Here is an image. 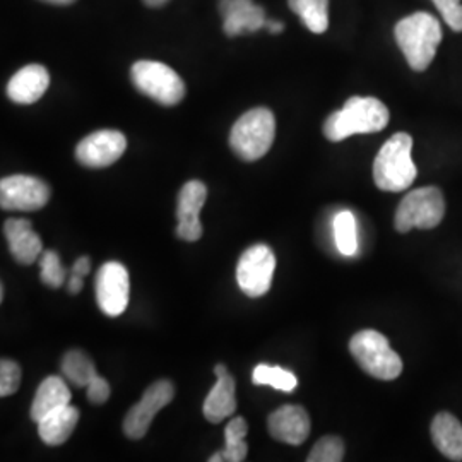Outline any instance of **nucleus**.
I'll list each match as a JSON object with an SVG mask.
<instances>
[{"instance_id": "nucleus-1", "label": "nucleus", "mask_w": 462, "mask_h": 462, "mask_svg": "<svg viewBox=\"0 0 462 462\" xmlns=\"http://www.w3.org/2000/svg\"><path fill=\"white\" fill-rule=\"evenodd\" d=\"M389 110L377 98L351 97L345 106L328 116L324 135L332 143H341L356 134L380 133L389 124Z\"/></svg>"}, {"instance_id": "nucleus-2", "label": "nucleus", "mask_w": 462, "mask_h": 462, "mask_svg": "<svg viewBox=\"0 0 462 462\" xmlns=\"http://www.w3.org/2000/svg\"><path fill=\"white\" fill-rule=\"evenodd\" d=\"M394 36L410 67L416 72H423L437 55L442 42V28L433 14L414 13L397 23Z\"/></svg>"}, {"instance_id": "nucleus-3", "label": "nucleus", "mask_w": 462, "mask_h": 462, "mask_svg": "<svg viewBox=\"0 0 462 462\" xmlns=\"http://www.w3.org/2000/svg\"><path fill=\"white\" fill-rule=\"evenodd\" d=\"M413 137L397 133L385 141L374 162V180L383 192H404L413 185L418 170L411 158Z\"/></svg>"}, {"instance_id": "nucleus-4", "label": "nucleus", "mask_w": 462, "mask_h": 462, "mask_svg": "<svg viewBox=\"0 0 462 462\" xmlns=\"http://www.w3.org/2000/svg\"><path fill=\"white\" fill-rule=\"evenodd\" d=\"M276 120L271 110L254 108L240 116L230 133L233 152L244 162L261 160L274 143Z\"/></svg>"}, {"instance_id": "nucleus-5", "label": "nucleus", "mask_w": 462, "mask_h": 462, "mask_svg": "<svg viewBox=\"0 0 462 462\" xmlns=\"http://www.w3.org/2000/svg\"><path fill=\"white\" fill-rule=\"evenodd\" d=\"M349 351L365 374L379 380H396L402 372V360L391 347L389 339L377 330L356 332L349 341Z\"/></svg>"}, {"instance_id": "nucleus-6", "label": "nucleus", "mask_w": 462, "mask_h": 462, "mask_svg": "<svg viewBox=\"0 0 462 462\" xmlns=\"http://www.w3.org/2000/svg\"><path fill=\"white\" fill-rule=\"evenodd\" d=\"M446 215V199L437 187H421L410 192L397 206L394 226L399 233L413 228L430 230L442 223Z\"/></svg>"}, {"instance_id": "nucleus-7", "label": "nucleus", "mask_w": 462, "mask_h": 462, "mask_svg": "<svg viewBox=\"0 0 462 462\" xmlns=\"http://www.w3.org/2000/svg\"><path fill=\"white\" fill-rule=\"evenodd\" d=\"M133 83L143 95L154 99L160 105L173 106L185 97V83L182 78L162 62L139 60L131 69Z\"/></svg>"}, {"instance_id": "nucleus-8", "label": "nucleus", "mask_w": 462, "mask_h": 462, "mask_svg": "<svg viewBox=\"0 0 462 462\" xmlns=\"http://www.w3.org/2000/svg\"><path fill=\"white\" fill-rule=\"evenodd\" d=\"M276 257L267 245L247 248L236 264V282L250 298H259L271 290Z\"/></svg>"}, {"instance_id": "nucleus-9", "label": "nucleus", "mask_w": 462, "mask_h": 462, "mask_svg": "<svg viewBox=\"0 0 462 462\" xmlns=\"http://www.w3.org/2000/svg\"><path fill=\"white\" fill-rule=\"evenodd\" d=\"M49 200V185L36 177L13 175L0 182V206L5 211H40Z\"/></svg>"}, {"instance_id": "nucleus-10", "label": "nucleus", "mask_w": 462, "mask_h": 462, "mask_svg": "<svg viewBox=\"0 0 462 462\" xmlns=\"http://www.w3.org/2000/svg\"><path fill=\"white\" fill-rule=\"evenodd\" d=\"M175 396V387L170 380H158L151 383L141 401L129 410L124 420V431L129 439L139 440L148 433L154 414L163 410Z\"/></svg>"}, {"instance_id": "nucleus-11", "label": "nucleus", "mask_w": 462, "mask_h": 462, "mask_svg": "<svg viewBox=\"0 0 462 462\" xmlns=\"http://www.w3.org/2000/svg\"><path fill=\"white\" fill-rule=\"evenodd\" d=\"M129 271L120 263H106L97 274V300L99 310L108 317L124 314L129 305Z\"/></svg>"}, {"instance_id": "nucleus-12", "label": "nucleus", "mask_w": 462, "mask_h": 462, "mask_svg": "<svg viewBox=\"0 0 462 462\" xmlns=\"http://www.w3.org/2000/svg\"><path fill=\"white\" fill-rule=\"evenodd\" d=\"M125 148L127 139L124 134L105 129L86 135L76 148V158L88 168H106L122 158Z\"/></svg>"}, {"instance_id": "nucleus-13", "label": "nucleus", "mask_w": 462, "mask_h": 462, "mask_svg": "<svg viewBox=\"0 0 462 462\" xmlns=\"http://www.w3.org/2000/svg\"><path fill=\"white\" fill-rule=\"evenodd\" d=\"M208 199L206 185L199 180H190L185 183L179 194L177 204V236L185 242H198L202 236V225H200V209L204 208Z\"/></svg>"}, {"instance_id": "nucleus-14", "label": "nucleus", "mask_w": 462, "mask_h": 462, "mask_svg": "<svg viewBox=\"0 0 462 462\" xmlns=\"http://www.w3.org/2000/svg\"><path fill=\"white\" fill-rule=\"evenodd\" d=\"M267 430L271 437L280 442L301 446L310 435V416L301 406L286 404L269 414Z\"/></svg>"}, {"instance_id": "nucleus-15", "label": "nucleus", "mask_w": 462, "mask_h": 462, "mask_svg": "<svg viewBox=\"0 0 462 462\" xmlns=\"http://www.w3.org/2000/svg\"><path fill=\"white\" fill-rule=\"evenodd\" d=\"M219 11L225 19L223 30L228 36L255 33L267 23L264 9L255 5L254 0H219Z\"/></svg>"}, {"instance_id": "nucleus-16", "label": "nucleus", "mask_w": 462, "mask_h": 462, "mask_svg": "<svg viewBox=\"0 0 462 462\" xmlns=\"http://www.w3.org/2000/svg\"><path fill=\"white\" fill-rule=\"evenodd\" d=\"M4 235L7 238L11 255L23 265L34 264L43 254V244L28 219H7L4 223Z\"/></svg>"}, {"instance_id": "nucleus-17", "label": "nucleus", "mask_w": 462, "mask_h": 462, "mask_svg": "<svg viewBox=\"0 0 462 462\" xmlns=\"http://www.w3.org/2000/svg\"><path fill=\"white\" fill-rule=\"evenodd\" d=\"M49 86L50 74L45 67H23L7 84V97L19 105H32L47 93Z\"/></svg>"}, {"instance_id": "nucleus-18", "label": "nucleus", "mask_w": 462, "mask_h": 462, "mask_svg": "<svg viewBox=\"0 0 462 462\" xmlns=\"http://www.w3.org/2000/svg\"><path fill=\"white\" fill-rule=\"evenodd\" d=\"M431 440L442 456L450 461H462V425L450 413H439L431 421Z\"/></svg>"}, {"instance_id": "nucleus-19", "label": "nucleus", "mask_w": 462, "mask_h": 462, "mask_svg": "<svg viewBox=\"0 0 462 462\" xmlns=\"http://www.w3.org/2000/svg\"><path fill=\"white\" fill-rule=\"evenodd\" d=\"M79 421V411L67 404L55 411L47 414L42 421H38V435L47 446H62L69 440Z\"/></svg>"}, {"instance_id": "nucleus-20", "label": "nucleus", "mask_w": 462, "mask_h": 462, "mask_svg": "<svg viewBox=\"0 0 462 462\" xmlns=\"http://www.w3.org/2000/svg\"><path fill=\"white\" fill-rule=\"evenodd\" d=\"M67 404H70V391H69L66 382L60 377H49L40 383V387L34 394L30 416L34 423H38L47 414L59 410V408H64Z\"/></svg>"}, {"instance_id": "nucleus-21", "label": "nucleus", "mask_w": 462, "mask_h": 462, "mask_svg": "<svg viewBox=\"0 0 462 462\" xmlns=\"http://www.w3.org/2000/svg\"><path fill=\"white\" fill-rule=\"evenodd\" d=\"M236 411V397H235V380L230 374L217 377L215 387L204 401L202 413L208 421L221 423L228 416Z\"/></svg>"}, {"instance_id": "nucleus-22", "label": "nucleus", "mask_w": 462, "mask_h": 462, "mask_svg": "<svg viewBox=\"0 0 462 462\" xmlns=\"http://www.w3.org/2000/svg\"><path fill=\"white\" fill-rule=\"evenodd\" d=\"M247 421L238 416L233 418L225 429V440L226 447L221 452H216L209 457V462H244L247 459L248 446L245 442L247 437Z\"/></svg>"}, {"instance_id": "nucleus-23", "label": "nucleus", "mask_w": 462, "mask_h": 462, "mask_svg": "<svg viewBox=\"0 0 462 462\" xmlns=\"http://www.w3.org/2000/svg\"><path fill=\"white\" fill-rule=\"evenodd\" d=\"M290 9L312 33H326L329 28V0H288Z\"/></svg>"}, {"instance_id": "nucleus-24", "label": "nucleus", "mask_w": 462, "mask_h": 462, "mask_svg": "<svg viewBox=\"0 0 462 462\" xmlns=\"http://www.w3.org/2000/svg\"><path fill=\"white\" fill-rule=\"evenodd\" d=\"M62 374L76 387H88L89 382L98 375L93 360L79 349L67 351L60 362Z\"/></svg>"}, {"instance_id": "nucleus-25", "label": "nucleus", "mask_w": 462, "mask_h": 462, "mask_svg": "<svg viewBox=\"0 0 462 462\" xmlns=\"http://www.w3.org/2000/svg\"><path fill=\"white\" fill-rule=\"evenodd\" d=\"M252 382L255 385H271L282 393H293L297 389V375L290 370L271 365H257L252 372Z\"/></svg>"}, {"instance_id": "nucleus-26", "label": "nucleus", "mask_w": 462, "mask_h": 462, "mask_svg": "<svg viewBox=\"0 0 462 462\" xmlns=\"http://www.w3.org/2000/svg\"><path fill=\"white\" fill-rule=\"evenodd\" d=\"M334 242L343 255H355L358 248L356 219L351 211H341L334 217Z\"/></svg>"}, {"instance_id": "nucleus-27", "label": "nucleus", "mask_w": 462, "mask_h": 462, "mask_svg": "<svg viewBox=\"0 0 462 462\" xmlns=\"http://www.w3.org/2000/svg\"><path fill=\"white\" fill-rule=\"evenodd\" d=\"M40 267H42V281L49 288L59 290L66 282V269L55 250H45L40 255Z\"/></svg>"}, {"instance_id": "nucleus-28", "label": "nucleus", "mask_w": 462, "mask_h": 462, "mask_svg": "<svg viewBox=\"0 0 462 462\" xmlns=\"http://www.w3.org/2000/svg\"><path fill=\"white\" fill-rule=\"evenodd\" d=\"M345 459V442L339 437H322L310 450L309 462H341Z\"/></svg>"}, {"instance_id": "nucleus-29", "label": "nucleus", "mask_w": 462, "mask_h": 462, "mask_svg": "<svg viewBox=\"0 0 462 462\" xmlns=\"http://www.w3.org/2000/svg\"><path fill=\"white\" fill-rule=\"evenodd\" d=\"M21 383V366L13 360L0 362V396H13Z\"/></svg>"}, {"instance_id": "nucleus-30", "label": "nucleus", "mask_w": 462, "mask_h": 462, "mask_svg": "<svg viewBox=\"0 0 462 462\" xmlns=\"http://www.w3.org/2000/svg\"><path fill=\"white\" fill-rule=\"evenodd\" d=\"M431 2L444 17L447 26L456 33H462L461 0H431Z\"/></svg>"}, {"instance_id": "nucleus-31", "label": "nucleus", "mask_w": 462, "mask_h": 462, "mask_svg": "<svg viewBox=\"0 0 462 462\" xmlns=\"http://www.w3.org/2000/svg\"><path fill=\"white\" fill-rule=\"evenodd\" d=\"M86 389H88V399L93 404H103L110 397V383L103 379V377H99V375L91 380Z\"/></svg>"}, {"instance_id": "nucleus-32", "label": "nucleus", "mask_w": 462, "mask_h": 462, "mask_svg": "<svg viewBox=\"0 0 462 462\" xmlns=\"http://www.w3.org/2000/svg\"><path fill=\"white\" fill-rule=\"evenodd\" d=\"M89 271H91L89 257H79L72 265V274H78V276H83V278L86 274H89Z\"/></svg>"}, {"instance_id": "nucleus-33", "label": "nucleus", "mask_w": 462, "mask_h": 462, "mask_svg": "<svg viewBox=\"0 0 462 462\" xmlns=\"http://www.w3.org/2000/svg\"><path fill=\"white\" fill-rule=\"evenodd\" d=\"M83 276H78V274H72V278L69 280V293H72V295H78V293H81V290H83L84 284Z\"/></svg>"}, {"instance_id": "nucleus-34", "label": "nucleus", "mask_w": 462, "mask_h": 462, "mask_svg": "<svg viewBox=\"0 0 462 462\" xmlns=\"http://www.w3.org/2000/svg\"><path fill=\"white\" fill-rule=\"evenodd\" d=\"M265 30H267L269 33L273 34L282 33L284 24H282V23H278V21H269V19H267V23H265Z\"/></svg>"}, {"instance_id": "nucleus-35", "label": "nucleus", "mask_w": 462, "mask_h": 462, "mask_svg": "<svg viewBox=\"0 0 462 462\" xmlns=\"http://www.w3.org/2000/svg\"><path fill=\"white\" fill-rule=\"evenodd\" d=\"M143 2L149 7H162V5H165L168 0H143Z\"/></svg>"}, {"instance_id": "nucleus-36", "label": "nucleus", "mask_w": 462, "mask_h": 462, "mask_svg": "<svg viewBox=\"0 0 462 462\" xmlns=\"http://www.w3.org/2000/svg\"><path fill=\"white\" fill-rule=\"evenodd\" d=\"M215 374L216 377H223V375H226V374H228V370H226V366H225V365H216Z\"/></svg>"}, {"instance_id": "nucleus-37", "label": "nucleus", "mask_w": 462, "mask_h": 462, "mask_svg": "<svg viewBox=\"0 0 462 462\" xmlns=\"http://www.w3.org/2000/svg\"><path fill=\"white\" fill-rule=\"evenodd\" d=\"M43 2L55 4V5H69V4H72V2H76V0H43Z\"/></svg>"}]
</instances>
